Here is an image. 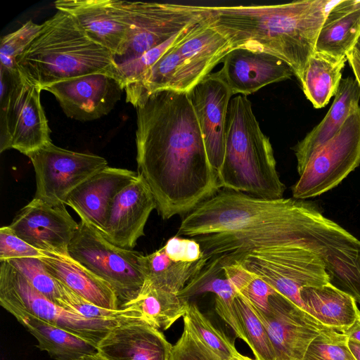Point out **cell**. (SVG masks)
I'll use <instances>...</instances> for the list:
<instances>
[{
  "label": "cell",
  "mask_w": 360,
  "mask_h": 360,
  "mask_svg": "<svg viewBox=\"0 0 360 360\" xmlns=\"http://www.w3.org/2000/svg\"><path fill=\"white\" fill-rule=\"evenodd\" d=\"M136 110L138 173L163 219L188 214L221 188L212 167L188 92L156 91Z\"/></svg>",
  "instance_id": "1"
},
{
  "label": "cell",
  "mask_w": 360,
  "mask_h": 360,
  "mask_svg": "<svg viewBox=\"0 0 360 360\" xmlns=\"http://www.w3.org/2000/svg\"><path fill=\"white\" fill-rule=\"evenodd\" d=\"M309 230L304 200H268L224 189L188 213L177 236L193 238L207 261L272 247L305 248Z\"/></svg>",
  "instance_id": "2"
},
{
  "label": "cell",
  "mask_w": 360,
  "mask_h": 360,
  "mask_svg": "<svg viewBox=\"0 0 360 360\" xmlns=\"http://www.w3.org/2000/svg\"><path fill=\"white\" fill-rule=\"evenodd\" d=\"M338 1L302 0L272 5L207 6L210 24L230 43L275 56L299 79L324 20Z\"/></svg>",
  "instance_id": "3"
},
{
  "label": "cell",
  "mask_w": 360,
  "mask_h": 360,
  "mask_svg": "<svg viewBox=\"0 0 360 360\" xmlns=\"http://www.w3.org/2000/svg\"><path fill=\"white\" fill-rule=\"evenodd\" d=\"M20 74L42 90L65 79L105 73L122 84L116 56L92 40L68 13L58 10L16 58Z\"/></svg>",
  "instance_id": "4"
},
{
  "label": "cell",
  "mask_w": 360,
  "mask_h": 360,
  "mask_svg": "<svg viewBox=\"0 0 360 360\" xmlns=\"http://www.w3.org/2000/svg\"><path fill=\"white\" fill-rule=\"evenodd\" d=\"M218 178L224 189L263 199L283 198L285 187L276 169L272 146L246 96L230 101L225 153Z\"/></svg>",
  "instance_id": "5"
},
{
  "label": "cell",
  "mask_w": 360,
  "mask_h": 360,
  "mask_svg": "<svg viewBox=\"0 0 360 360\" xmlns=\"http://www.w3.org/2000/svg\"><path fill=\"white\" fill-rule=\"evenodd\" d=\"M209 18L195 25L138 82L124 88L127 102L134 105L140 98L162 89L188 92L210 74L232 48L210 25Z\"/></svg>",
  "instance_id": "6"
},
{
  "label": "cell",
  "mask_w": 360,
  "mask_h": 360,
  "mask_svg": "<svg viewBox=\"0 0 360 360\" xmlns=\"http://www.w3.org/2000/svg\"><path fill=\"white\" fill-rule=\"evenodd\" d=\"M68 254L110 285L119 309L136 299L143 288V254L113 245L84 221L79 223Z\"/></svg>",
  "instance_id": "7"
},
{
  "label": "cell",
  "mask_w": 360,
  "mask_h": 360,
  "mask_svg": "<svg viewBox=\"0 0 360 360\" xmlns=\"http://www.w3.org/2000/svg\"><path fill=\"white\" fill-rule=\"evenodd\" d=\"M0 152L13 148L27 155L51 142V130L41 103V88L20 72L0 69Z\"/></svg>",
  "instance_id": "8"
},
{
  "label": "cell",
  "mask_w": 360,
  "mask_h": 360,
  "mask_svg": "<svg viewBox=\"0 0 360 360\" xmlns=\"http://www.w3.org/2000/svg\"><path fill=\"white\" fill-rule=\"evenodd\" d=\"M217 259L236 262L304 310L300 290L330 282L321 259L299 247H272Z\"/></svg>",
  "instance_id": "9"
},
{
  "label": "cell",
  "mask_w": 360,
  "mask_h": 360,
  "mask_svg": "<svg viewBox=\"0 0 360 360\" xmlns=\"http://www.w3.org/2000/svg\"><path fill=\"white\" fill-rule=\"evenodd\" d=\"M0 304L32 314L97 345L114 327L134 320L93 319L67 310L37 290L7 261L0 262Z\"/></svg>",
  "instance_id": "10"
},
{
  "label": "cell",
  "mask_w": 360,
  "mask_h": 360,
  "mask_svg": "<svg viewBox=\"0 0 360 360\" xmlns=\"http://www.w3.org/2000/svg\"><path fill=\"white\" fill-rule=\"evenodd\" d=\"M359 165L360 106L308 160L292 187V198L306 200L320 195L340 184Z\"/></svg>",
  "instance_id": "11"
},
{
  "label": "cell",
  "mask_w": 360,
  "mask_h": 360,
  "mask_svg": "<svg viewBox=\"0 0 360 360\" xmlns=\"http://www.w3.org/2000/svg\"><path fill=\"white\" fill-rule=\"evenodd\" d=\"M36 179L34 198L51 205L65 204L69 194L108 167L99 155L60 148L52 141L29 153Z\"/></svg>",
  "instance_id": "12"
},
{
  "label": "cell",
  "mask_w": 360,
  "mask_h": 360,
  "mask_svg": "<svg viewBox=\"0 0 360 360\" xmlns=\"http://www.w3.org/2000/svg\"><path fill=\"white\" fill-rule=\"evenodd\" d=\"M129 22L128 49L121 60L141 55L186 27L207 19L205 6L125 1Z\"/></svg>",
  "instance_id": "13"
},
{
  "label": "cell",
  "mask_w": 360,
  "mask_h": 360,
  "mask_svg": "<svg viewBox=\"0 0 360 360\" xmlns=\"http://www.w3.org/2000/svg\"><path fill=\"white\" fill-rule=\"evenodd\" d=\"M250 305L266 328L276 360H303L312 341L328 328L276 290L266 311Z\"/></svg>",
  "instance_id": "14"
},
{
  "label": "cell",
  "mask_w": 360,
  "mask_h": 360,
  "mask_svg": "<svg viewBox=\"0 0 360 360\" xmlns=\"http://www.w3.org/2000/svg\"><path fill=\"white\" fill-rule=\"evenodd\" d=\"M8 226L16 236L42 252L68 256V247L79 224L65 204L53 205L33 198Z\"/></svg>",
  "instance_id": "15"
},
{
  "label": "cell",
  "mask_w": 360,
  "mask_h": 360,
  "mask_svg": "<svg viewBox=\"0 0 360 360\" xmlns=\"http://www.w3.org/2000/svg\"><path fill=\"white\" fill-rule=\"evenodd\" d=\"M42 90L52 94L70 118L91 121L108 115L120 100L122 82L105 73H94L53 84Z\"/></svg>",
  "instance_id": "16"
},
{
  "label": "cell",
  "mask_w": 360,
  "mask_h": 360,
  "mask_svg": "<svg viewBox=\"0 0 360 360\" xmlns=\"http://www.w3.org/2000/svg\"><path fill=\"white\" fill-rule=\"evenodd\" d=\"M55 6L70 13L95 42L116 57L124 56L129 37L125 1L60 0L55 2Z\"/></svg>",
  "instance_id": "17"
},
{
  "label": "cell",
  "mask_w": 360,
  "mask_h": 360,
  "mask_svg": "<svg viewBox=\"0 0 360 360\" xmlns=\"http://www.w3.org/2000/svg\"><path fill=\"white\" fill-rule=\"evenodd\" d=\"M188 94L210 163L218 174L224 158L228 110L233 94L214 72L193 86Z\"/></svg>",
  "instance_id": "18"
},
{
  "label": "cell",
  "mask_w": 360,
  "mask_h": 360,
  "mask_svg": "<svg viewBox=\"0 0 360 360\" xmlns=\"http://www.w3.org/2000/svg\"><path fill=\"white\" fill-rule=\"evenodd\" d=\"M156 209L153 194L142 176L125 186L115 196L103 236L113 245L134 248L144 236L150 213Z\"/></svg>",
  "instance_id": "19"
},
{
  "label": "cell",
  "mask_w": 360,
  "mask_h": 360,
  "mask_svg": "<svg viewBox=\"0 0 360 360\" xmlns=\"http://www.w3.org/2000/svg\"><path fill=\"white\" fill-rule=\"evenodd\" d=\"M223 63V67L216 74L233 95L247 96L268 84L290 79L294 75L285 62L258 50L233 49L226 54Z\"/></svg>",
  "instance_id": "20"
},
{
  "label": "cell",
  "mask_w": 360,
  "mask_h": 360,
  "mask_svg": "<svg viewBox=\"0 0 360 360\" xmlns=\"http://www.w3.org/2000/svg\"><path fill=\"white\" fill-rule=\"evenodd\" d=\"M138 176V172L108 166L73 190L65 205L71 207L81 221L103 233L115 196Z\"/></svg>",
  "instance_id": "21"
},
{
  "label": "cell",
  "mask_w": 360,
  "mask_h": 360,
  "mask_svg": "<svg viewBox=\"0 0 360 360\" xmlns=\"http://www.w3.org/2000/svg\"><path fill=\"white\" fill-rule=\"evenodd\" d=\"M172 347L160 330L134 320L112 328L97 352L108 360H168Z\"/></svg>",
  "instance_id": "22"
},
{
  "label": "cell",
  "mask_w": 360,
  "mask_h": 360,
  "mask_svg": "<svg viewBox=\"0 0 360 360\" xmlns=\"http://www.w3.org/2000/svg\"><path fill=\"white\" fill-rule=\"evenodd\" d=\"M360 86L355 78L342 79L327 114L293 148L300 173L310 157L340 130L350 114L359 107Z\"/></svg>",
  "instance_id": "23"
},
{
  "label": "cell",
  "mask_w": 360,
  "mask_h": 360,
  "mask_svg": "<svg viewBox=\"0 0 360 360\" xmlns=\"http://www.w3.org/2000/svg\"><path fill=\"white\" fill-rule=\"evenodd\" d=\"M39 259L52 277L82 298L102 308L119 309L110 285L69 255H49Z\"/></svg>",
  "instance_id": "24"
},
{
  "label": "cell",
  "mask_w": 360,
  "mask_h": 360,
  "mask_svg": "<svg viewBox=\"0 0 360 360\" xmlns=\"http://www.w3.org/2000/svg\"><path fill=\"white\" fill-rule=\"evenodd\" d=\"M300 297L305 310L328 328L345 333L357 320L360 310L355 299L331 282L304 287Z\"/></svg>",
  "instance_id": "25"
},
{
  "label": "cell",
  "mask_w": 360,
  "mask_h": 360,
  "mask_svg": "<svg viewBox=\"0 0 360 360\" xmlns=\"http://www.w3.org/2000/svg\"><path fill=\"white\" fill-rule=\"evenodd\" d=\"M6 311L36 338V347L55 360H79L98 352L97 345L32 314L16 309Z\"/></svg>",
  "instance_id": "26"
},
{
  "label": "cell",
  "mask_w": 360,
  "mask_h": 360,
  "mask_svg": "<svg viewBox=\"0 0 360 360\" xmlns=\"http://www.w3.org/2000/svg\"><path fill=\"white\" fill-rule=\"evenodd\" d=\"M360 36V0H338L319 32L315 51L347 58Z\"/></svg>",
  "instance_id": "27"
},
{
  "label": "cell",
  "mask_w": 360,
  "mask_h": 360,
  "mask_svg": "<svg viewBox=\"0 0 360 360\" xmlns=\"http://www.w3.org/2000/svg\"><path fill=\"white\" fill-rule=\"evenodd\" d=\"M347 58L314 51L300 77L303 92L315 108L325 107L337 93Z\"/></svg>",
  "instance_id": "28"
},
{
  "label": "cell",
  "mask_w": 360,
  "mask_h": 360,
  "mask_svg": "<svg viewBox=\"0 0 360 360\" xmlns=\"http://www.w3.org/2000/svg\"><path fill=\"white\" fill-rule=\"evenodd\" d=\"M142 266L148 285L178 294L201 270L206 263L205 257L194 262L172 260L163 247L141 257Z\"/></svg>",
  "instance_id": "29"
},
{
  "label": "cell",
  "mask_w": 360,
  "mask_h": 360,
  "mask_svg": "<svg viewBox=\"0 0 360 360\" xmlns=\"http://www.w3.org/2000/svg\"><path fill=\"white\" fill-rule=\"evenodd\" d=\"M188 304V300L178 294L145 283L137 298L124 308L139 311L148 324L160 330H166L184 316Z\"/></svg>",
  "instance_id": "30"
},
{
  "label": "cell",
  "mask_w": 360,
  "mask_h": 360,
  "mask_svg": "<svg viewBox=\"0 0 360 360\" xmlns=\"http://www.w3.org/2000/svg\"><path fill=\"white\" fill-rule=\"evenodd\" d=\"M234 304L244 335V342L252 351L256 360H276L275 352L262 322L247 300L238 293Z\"/></svg>",
  "instance_id": "31"
},
{
  "label": "cell",
  "mask_w": 360,
  "mask_h": 360,
  "mask_svg": "<svg viewBox=\"0 0 360 360\" xmlns=\"http://www.w3.org/2000/svg\"><path fill=\"white\" fill-rule=\"evenodd\" d=\"M183 318L184 325L221 360H229L238 352L234 343L212 323L195 303L189 302Z\"/></svg>",
  "instance_id": "32"
},
{
  "label": "cell",
  "mask_w": 360,
  "mask_h": 360,
  "mask_svg": "<svg viewBox=\"0 0 360 360\" xmlns=\"http://www.w3.org/2000/svg\"><path fill=\"white\" fill-rule=\"evenodd\" d=\"M197 24L186 27L162 44L141 55L117 61L124 87L138 82L165 52L184 39Z\"/></svg>",
  "instance_id": "33"
},
{
  "label": "cell",
  "mask_w": 360,
  "mask_h": 360,
  "mask_svg": "<svg viewBox=\"0 0 360 360\" xmlns=\"http://www.w3.org/2000/svg\"><path fill=\"white\" fill-rule=\"evenodd\" d=\"M58 282L62 301L60 306L67 310L75 311L86 318L93 319H126L143 320L142 314L129 308L108 309L98 307L82 298L69 288Z\"/></svg>",
  "instance_id": "34"
},
{
  "label": "cell",
  "mask_w": 360,
  "mask_h": 360,
  "mask_svg": "<svg viewBox=\"0 0 360 360\" xmlns=\"http://www.w3.org/2000/svg\"><path fill=\"white\" fill-rule=\"evenodd\" d=\"M345 333L327 328L309 346L303 360H357Z\"/></svg>",
  "instance_id": "35"
},
{
  "label": "cell",
  "mask_w": 360,
  "mask_h": 360,
  "mask_svg": "<svg viewBox=\"0 0 360 360\" xmlns=\"http://www.w3.org/2000/svg\"><path fill=\"white\" fill-rule=\"evenodd\" d=\"M42 24H37L30 20L17 30L1 38L0 60L1 68L11 75H17L16 58L37 37Z\"/></svg>",
  "instance_id": "36"
},
{
  "label": "cell",
  "mask_w": 360,
  "mask_h": 360,
  "mask_svg": "<svg viewBox=\"0 0 360 360\" xmlns=\"http://www.w3.org/2000/svg\"><path fill=\"white\" fill-rule=\"evenodd\" d=\"M6 261L18 270L37 290L60 306L62 296L58 282L49 274L39 259L27 257Z\"/></svg>",
  "instance_id": "37"
},
{
  "label": "cell",
  "mask_w": 360,
  "mask_h": 360,
  "mask_svg": "<svg viewBox=\"0 0 360 360\" xmlns=\"http://www.w3.org/2000/svg\"><path fill=\"white\" fill-rule=\"evenodd\" d=\"M168 360H221L186 325Z\"/></svg>",
  "instance_id": "38"
},
{
  "label": "cell",
  "mask_w": 360,
  "mask_h": 360,
  "mask_svg": "<svg viewBox=\"0 0 360 360\" xmlns=\"http://www.w3.org/2000/svg\"><path fill=\"white\" fill-rule=\"evenodd\" d=\"M49 255L19 238L8 226L0 228V262L27 257L40 259Z\"/></svg>",
  "instance_id": "39"
},
{
  "label": "cell",
  "mask_w": 360,
  "mask_h": 360,
  "mask_svg": "<svg viewBox=\"0 0 360 360\" xmlns=\"http://www.w3.org/2000/svg\"><path fill=\"white\" fill-rule=\"evenodd\" d=\"M170 259L181 262H194L204 257L200 244L194 238L179 236L170 238L163 246Z\"/></svg>",
  "instance_id": "40"
},
{
  "label": "cell",
  "mask_w": 360,
  "mask_h": 360,
  "mask_svg": "<svg viewBox=\"0 0 360 360\" xmlns=\"http://www.w3.org/2000/svg\"><path fill=\"white\" fill-rule=\"evenodd\" d=\"M347 59L360 86V52L354 47L347 54Z\"/></svg>",
  "instance_id": "41"
},
{
  "label": "cell",
  "mask_w": 360,
  "mask_h": 360,
  "mask_svg": "<svg viewBox=\"0 0 360 360\" xmlns=\"http://www.w3.org/2000/svg\"><path fill=\"white\" fill-rule=\"evenodd\" d=\"M345 333L347 335L349 340L360 343V311L354 324Z\"/></svg>",
  "instance_id": "42"
},
{
  "label": "cell",
  "mask_w": 360,
  "mask_h": 360,
  "mask_svg": "<svg viewBox=\"0 0 360 360\" xmlns=\"http://www.w3.org/2000/svg\"><path fill=\"white\" fill-rule=\"evenodd\" d=\"M349 347L356 359L360 360V343L349 340Z\"/></svg>",
  "instance_id": "43"
},
{
  "label": "cell",
  "mask_w": 360,
  "mask_h": 360,
  "mask_svg": "<svg viewBox=\"0 0 360 360\" xmlns=\"http://www.w3.org/2000/svg\"><path fill=\"white\" fill-rule=\"evenodd\" d=\"M79 360H108L98 352L94 354L86 355Z\"/></svg>",
  "instance_id": "44"
},
{
  "label": "cell",
  "mask_w": 360,
  "mask_h": 360,
  "mask_svg": "<svg viewBox=\"0 0 360 360\" xmlns=\"http://www.w3.org/2000/svg\"><path fill=\"white\" fill-rule=\"evenodd\" d=\"M229 360H256V359H253L247 356L243 355L238 352L235 355H233Z\"/></svg>",
  "instance_id": "45"
},
{
  "label": "cell",
  "mask_w": 360,
  "mask_h": 360,
  "mask_svg": "<svg viewBox=\"0 0 360 360\" xmlns=\"http://www.w3.org/2000/svg\"><path fill=\"white\" fill-rule=\"evenodd\" d=\"M354 48L360 52V36L356 41Z\"/></svg>",
  "instance_id": "46"
}]
</instances>
